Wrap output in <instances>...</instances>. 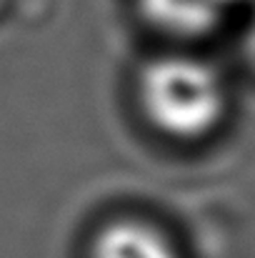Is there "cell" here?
I'll return each mask as SVG.
<instances>
[{"instance_id":"obj_1","label":"cell","mask_w":255,"mask_h":258,"mask_svg":"<svg viewBox=\"0 0 255 258\" xmlns=\"http://www.w3.org/2000/svg\"><path fill=\"white\" fill-rule=\"evenodd\" d=\"M133 103L155 138L198 146L225 128L233 88L223 68L203 53L168 45L138 66Z\"/></svg>"},{"instance_id":"obj_2","label":"cell","mask_w":255,"mask_h":258,"mask_svg":"<svg viewBox=\"0 0 255 258\" xmlns=\"http://www.w3.org/2000/svg\"><path fill=\"white\" fill-rule=\"evenodd\" d=\"M255 0H135L140 20L175 48H193L243 20Z\"/></svg>"},{"instance_id":"obj_3","label":"cell","mask_w":255,"mask_h":258,"mask_svg":"<svg viewBox=\"0 0 255 258\" xmlns=\"http://www.w3.org/2000/svg\"><path fill=\"white\" fill-rule=\"evenodd\" d=\"M83 258H185V253L163 223L123 213L93 228Z\"/></svg>"},{"instance_id":"obj_4","label":"cell","mask_w":255,"mask_h":258,"mask_svg":"<svg viewBox=\"0 0 255 258\" xmlns=\"http://www.w3.org/2000/svg\"><path fill=\"white\" fill-rule=\"evenodd\" d=\"M240 58L245 63V68L255 76V3L248 10V15L243 18V28H240Z\"/></svg>"}]
</instances>
